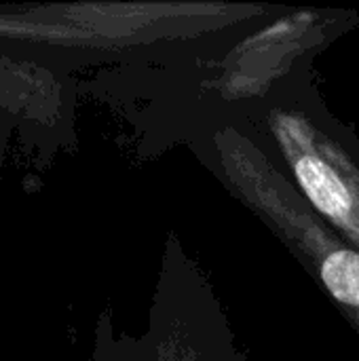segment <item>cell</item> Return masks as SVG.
I'll use <instances>...</instances> for the list:
<instances>
[{"instance_id":"6da1fadb","label":"cell","mask_w":359,"mask_h":361,"mask_svg":"<svg viewBox=\"0 0 359 361\" xmlns=\"http://www.w3.org/2000/svg\"><path fill=\"white\" fill-rule=\"evenodd\" d=\"M358 25V8L290 6L169 57L95 70L78 78V91L123 116L133 131L135 157L150 161L209 131L239 125Z\"/></svg>"},{"instance_id":"7a4b0ae2","label":"cell","mask_w":359,"mask_h":361,"mask_svg":"<svg viewBox=\"0 0 359 361\" xmlns=\"http://www.w3.org/2000/svg\"><path fill=\"white\" fill-rule=\"evenodd\" d=\"M241 23L235 2H49L0 6V55L63 74L169 57Z\"/></svg>"},{"instance_id":"3957f363","label":"cell","mask_w":359,"mask_h":361,"mask_svg":"<svg viewBox=\"0 0 359 361\" xmlns=\"http://www.w3.org/2000/svg\"><path fill=\"white\" fill-rule=\"evenodd\" d=\"M313 214L359 252V137L336 118L311 70L279 85L239 125Z\"/></svg>"},{"instance_id":"277c9868","label":"cell","mask_w":359,"mask_h":361,"mask_svg":"<svg viewBox=\"0 0 359 361\" xmlns=\"http://www.w3.org/2000/svg\"><path fill=\"white\" fill-rule=\"evenodd\" d=\"M220 186L252 212L303 264L359 336V252L326 226L264 152L235 127L188 144Z\"/></svg>"},{"instance_id":"5b68a950","label":"cell","mask_w":359,"mask_h":361,"mask_svg":"<svg viewBox=\"0 0 359 361\" xmlns=\"http://www.w3.org/2000/svg\"><path fill=\"white\" fill-rule=\"evenodd\" d=\"M78 93V80L72 74L0 55V104L13 114L17 133L42 161L76 148Z\"/></svg>"},{"instance_id":"8992f818","label":"cell","mask_w":359,"mask_h":361,"mask_svg":"<svg viewBox=\"0 0 359 361\" xmlns=\"http://www.w3.org/2000/svg\"><path fill=\"white\" fill-rule=\"evenodd\" d=\"M13 133H17V123H15L13 114L0 104V173H2V167H4V161H6V154L11 148Z\"/></svg>"}]
</instances>
